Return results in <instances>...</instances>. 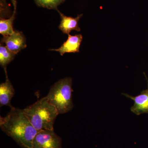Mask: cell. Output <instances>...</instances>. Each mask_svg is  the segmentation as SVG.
<instances>
[{
	"mask_svg": "<svg viewBox=\"0 0 148 148\" xmlns=\"http://www.w3.org/2000/svg\"><path fill=\"white\" fill-rule=\"evenodd\" d=\"M5 117L0 116V127L22 148H32L38 131L33 126L23 110L12 107Z\"/></svg>",
	"mask_w": 148,
	"mask_h": 148,
	"instance_id": "cell-1",
	"label": "cell"
},
{
	"mask_svg": "<svg viewBox=\"0 0 148 148\" xmlns=\"http://www.w3.org/2000/svg\"><path fill=\"white\" fill-rule=\"evenodd\" d=\"M29 121L38 131L53 130V124L59 114L46 96L23 110Z\"/></svg>",
	"mask_w": 148,
	"mask_h": 148,
	"instance_id": "cell-2",
	"label": "cell"
},
{
	"mask_svg": "<svg viewBox=\"0 0 148 148\" xmlns=\"http://www.w3.org/2000/svg\"><path fill=\"white\" fill-rule=\"evenodd\" d=\"M72 79L68 77L59 80L51 87L46 97L58 111L65 114L73 108L72 99Z\"/></svg>",
	"mask_w": 148,
	"mask_h": 148,
	"instance_id": "cell-3",
	"label": "cell"
},
{
	"mask_svg": "<svg viewBox=\"0 0 148 148\" xmlns=\"http://www.w3.org/2000/svg\"><path fill=\"white\" fill-rule=\"evenodd\" d=\"M32 148H62V139L53 130H40L34 138Z\"/></svg>",
	"mask_w": 148,
	"mask_h": 148,
	"instance_id": "cell-4",
	"label": "cell"
},
{
	"mask_svg": "<svg viewBox=\"0 0 148 148\" xmlns=\"http://www.w3.org/2000/svg\"><path fill=\"white\" fill-rule=\"evenodd\" d=\"M147 83V88L143 90L140 95L133 97L126 93H122L125 97L130 98L134 101L133 106L130 109L132 113L140 115L141 114H148V79L145 73H144Z\"/></svg>",
	"mask_w": 148,
	"mask_h": 148,
	"instance_id": "cell-5",
	"label": "cell"
},
{
	"mask_svg": "<svg viewBox=\"0 0 148 148\" xmlns=\"http://www.w3.org/2000/svg\"><path fill=\"white\" fill-rule=\"evenodd\" d=\"M1 43H4L9 50L16 54L27 46L26 38L22 32L18 31H15L10 36H3Z\"/></svg>",
	"mask_w": 148,
	"mask_h": 148,
	"instance_id": "cell-6",
	"label": "cell"
},
{
	"mask_svg": "<svg viewBox=\"0 0 148 148\" xmlns=\"http://www.w3.org/2000/svg\"><path fill=\"white\" fill-rule=\"evenodd\" d=\"M82 39V35L72 36L69 34L68 39L66 41L64 42L61 47L57 49H49V50L58 51L61 56H63L66 53L79 52Z\"/></svg>",
	"mask_w": 148,
	"mask_h": 148,
	"instance_id": "cell-7",
	"label": "cell"
},
{
	"mask_svg": "<svg viewBox=\"0 0 148 148\" xmlns=\"http://www.w3.org/2000/svg\"><path fill=\"white\" fill-rule=\"evenodd\" d=\"M6 75L5 82L0 84V106L12 107L11 105L12 99L15 94L13 86L9 79L7 73L6 68L4 69Z\"/></svg>",
	"mask_w": 148,
	"mask_h": 148,
	"instance_id": "cell-8",
	"label": "cell"
},
{
	"mask_svg": "<svg viewBox=\"0 0 148 148\" xmlns=\"http://www.w3.org/2000/svg\"><path fill=\"white\" fill-rule=\"evenodd\" d=\"M57 11L60 14L61 18V22L58 28L63 34L69 35L72 31L78 32L80 31L78 22L80 18L82 17L83 14L78 15L76 18H73L66 16L58 10Z\"/></svg>",
	"mask_w": 148,
	"mask_h": 148,
	"instance_id": "cell-9",
	"label": "cell"
},
{
	"mask_svg": "<svg viewBox=\"0 0 148 148\" xmlns=\"http://www.w3.org/2000/svg\"><path fill=\"white\" fill-rule=\"evenodd\" d=\"M11 2L14 7L12 15L8 19L1 18L0 19V34L3 36H10L15 32L13 29V24L16 16L17 2L16 0H11Z\"/></svg>",
	"mask_w": 148,
	"mask_h": 148,
	"instance_id": "cell-10",
	"label": "cell"
},
{
	"mask_svg": "<svg viewBox=\"0 0 148 148\" xmlns=\"http://www.w3.org/2000/svg\"><path fill=\"white\" fill-rule=\"evenodd\" d=\"M16 53H14L8 49L6 47L4 46L1 43L0 45V65L4 69L14 59Z\"/></svg>",
	"mask_w": 148,
	"mask_h": 148,
	"instance_id": "cell-11",
	"label": "cell"
},
{
	"mask_svg": "<svg viewBox=\"0 0 148 148\" xmlns=\"http://www.w3.org/2000/svg\"><path fill=\"white\" fill-rule=\"evenodd\" d=\"M38 6L58 11V7L66 0H34Z\"/></svg>",
	"mask_w": 148,
	"mask_h": 148,
	"instance_id": "cell-12",
	"label": "cell"
},
{
	"mask_svg": "<svg viewBox=\"0 0 148 148\" xmlns=\"http://www.w3.org/2000/svg\"><path fill=\"white\" fill-rule=\"evenodd\" d=\"M9 7L5 0H1V18L7 17L10 14Z\"/></svg>",
	"mask_w": 148,
	"mask_h": 148,
	"instance_id": "cell-13",
	"label": "cell"
}]
</instances>
